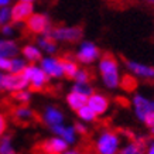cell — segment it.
Instances as JSON below:
<instances>
[{"label": "cell", "instance_id": "38", "mask_svg": "<svg viewBox=\"0 0 154 154\" xmlns=\"http://www.w3.org/2000/svg\"><path fill=\"white\" fill-rule=\"evenodd\" d=\"M3 78H5V76H3V75H0V89L3 88Z\"/></svg>", "mask_w": 154, "mask_h": 154}, {"label": "cell", "instance_id": "14", "mask_svg": "<svg viewBox=\"0 0 154 154\" xmlns=\"http://www.w3.org/2000/svg\"><path fill=\"white\" fill-rule=\"evenodd\" d=\"M126 65L129 66V69L131 72H134L139 76H144V78H154V68L153 66H147L143 64H137V62H131V61H126Z\"/></svg>", "mask_w": 154, "mask_h": 154}, {"label": "cell", "instance_id": "8", "mask_svg": "<svg viewBox=\"0 0 154 154\" xmlns=\"http://www.w3.org/2000/svg\"><path fill=\"white\" fill-rule=\"evenodd\" d=\"M33 14V5L31 2H24L20 0L13 6V9L10 10V19L13 20L14 23H21Z\"/></svg>", "mask_w": 154, "mask_h": 154}, {"label": "cell", "instance_id": "2", "mask_svg": "<svg viewBox=\"0 0 154 154\" xmlns=\"http://www.w3.org/2000/svg\"><path fill=\"white\" fill-rule=\"evenodd\" d=\"M119 137L115 131H105L94 146L92 154H116L119 149Z\"/></svg>", "mask_w": 154, "mask_h": 154}, {"label": "cell", "instance_id": "19", "mask_svg": "<svg viewBox=\"0 0 154 154\" xmlns=\"http://www.w3.org/2000/svg\"><path fill=\"white\" fill-rule=\"evenodd\" d=\"M52 130L58 136H62L66 143H72L75 140V129H72V127H64L61 125H55V126H52Z\"/></svg>", "mask_w": 154, "mask_h": 154}, {"label": "cell", "instance_id": "35", "mask_svg": "<svg viewBox=\"0 0 154 154\" xmlns=\"http://www.w3.org/2000/svg\"><path fill=\"white\" fill-rule=\"evenodd\" d=\"M65 154H86L84 151H79V150H74V151H66Z\"/></svg>", "mask_w": 154, "mask_h": 154}, {"label": "cell", "instance_id": "11", "mask_svg": "<svg viewBox=\"0 0 154 154\" xmlns=\"http://www.w3.org/2000/svg\"><path fill=\"white\" fill-rule=\"evenodd\" d=\"M88 106L91 107L96 115H103V113L107 110L109 100H107V98L103 96V95L92 94V95H89V98H88Z\"/></svg>", "mask_w": 154, "mask_h": 154}, {"label": "cell", "instance_id": "26", "mask_svg": "<svg viewBox=\"0 0 154 154\" xmlns=\"http://www.w3.org/2000/svg\"><path fill=\"white\" fill-rule=\"evenodd\" d=\"M94 78V74L89 69H78L76 75H75V79L76 82H89V81Z\"/></svg>", "mask_w": 154, "mask_h": 154}, {"label": "cell", "instance_id": "33", "mask_svg": "<svg viewBox=\"0 0 154 154\" xmlns=\"http://www.w3.org/2000/svg\"><path fill=\"white\" fill-rule=\"evenodd\" d=\"M75 130L78 131L79 134H86V127L84 125H79V123H76L75 125Z\"/></svg>", "mask_w": 154, "mask_h": 154}, {"label": "cell", "instance_id": "36", "mask_svg": "<svg viewBox=\"0 0 154 154\" xmlns=\"http://www.w3.org/2000/svg\"><path fill=\"white\" fill-rule=\"evenodd\" d=\"M149 154H154V143H151L149 147Z\"/></svg>", "mask_w": 154, "mask_h": 154}, {"label": "cell", "instance_id": "29", "mask_svg": "<svg viewBox=\"0 0 154 154\" xmlns=\"http://www.w3.org/2000/svg\"><path fill=\"white\" fill-rule=\"evenodd\" d=\"M24 68H26L24 61H21V60H11V68H10L11 72H23Z\"/></svg>", "mask_w": 154, "mask_h": 154}, {"label": "cell", "instance_id": "37", "mask_svg": "<svg viewBox=\"0 0 154 154\" xmlns=\"http://www.w3.org/2000/svg\"><path fill=\"white\" fill-rule=\"evenodd\" d=\"M9 2H10V0H0V7H2V6L9 5Z\"/></svg>", "mask_w": 154, "mask_h": 154}, {"label": "cell", "instance_id": "1", "mask_svg": "<svg viewBox=\"0 0 154 154\" xmlns=\"http://www.w3.org/2000/svg\"><path fill=\"white\" fill-rule=\"evenodd\" d=\"M117 61L113 54L105 52L99 62V69L102 74V78L105 81L106 86L109 88H116L119 85V71H117Z\"/></svg>", "mask_w": 154, "mask_h": 154}, {"label": "cell", "instance_id": "16", "mask_svg": "<svg viewBox=\"0 0 154 154\" xmlns=\"http://www.w3.org/2000/svg\"><path fill=\"white\" fill-rule=\"evenodd\" d=\"M66 102L74 110H78L79 107L85 106L88 103V96L84 94H79V92H71L68 96H66Z\"/></svg>", "mask_w": 154, "mask_h": 154}, {"label": "cell", "instance_id": "20", "mask_svg": "<svg viewBox=\"0 0 154 154\" xmlns=\"http://www.w3.org/2000/svg\"><path fill=\"white\" fill-rule=\"evenodd\" d=\"M45 122H47L48 125H52V126L61 125L62 115H61V112L58 109H55V107H48L47 112H45Z\"/></svg>", "mask_w": 154, "mask_h": 154}, {"label": "cell", "instance_id": "12", "mask_svg": "<svg viewBox=\"0 0 154 154\" xmlns=\"http://www.w3.org/2000/svg\"><path fill=\"white\" fill-rule=\"evenodd\" d=\"M42 65V71L45 72L50 76H54V78H58L62 75V65H61L60 58L55 60V58H45V60L41 61Z\"/></svg>", "mask_w": 154, "mask_h": 154}, {"label": "cell", "instance_id": "41", "mask_svg": "<svg viewBox=\"0 0 154 154\" xmlns=\"http://www.w3.org/2000/svg\"><path fill=\"white\" fill-rule=\"evenodd\" d=\"M45 154H54V153H45Z\"/></svg>", "mask_w": 154, "mask_h": 154}, {"label": "cell", "instance_id": "17", "mask_svg": "<svg viewBox=\"0 0 154 154\" xmlns=\"http://www.w3.org/2000/svg\"><path fill=\"white\" fill-rule=\"evenodd\" d=\"M19 52V48L13 41H0V57H16Z\"/></svg>", "mask_w": 154, "mask_h": 154}, {"label": "cell", "instance_id": "34", "mask_svg": "<svg viewBox=\"0 0 154 154\" xmlns=\"http://www.w3.org/2000/svg\"><path fill=\"white\" fill-rule=\"evenodd\" d=\"M6 130V119L3 115H0V133H3Z\"/></svg>", "mask_w": 154, "mask_h": 154}, {"label": "cell", "instance_id": "31", "mask_svg": "<svg viewBox=\"0 0 154 154\" xmlns=\"http://www.w3.org/2000/svg\"><path fill=\"white\" fill-rule=\"evenodd\" d=\"M141 120H144V123L149 127H153L154 126V110H150V112H147L144 116H143V119H141Z\"/></svg>", "mask_w": 154, "mask_h": 154}, {"label": "cell", "instance_id": "39", "mask_svg": "<svg viewBox=\"0 0 154 154\" xmlns=\"http://www.w3.org/2000/svg\"><path fill=\"white\" fill-rule=\"evenodd\" d=\"M151 133H153V134H154V126L151 127Z\"/></svg>", "mask_w": 154, "mask_h": 154}, {"label": "cell", "instance_id": "10", "mask_svg": "<svg viewBox=\"0 0 154 154\" xmlns=\"http://www.w3.org/2000/svg\"><path fill=\"white\" fill-rule=\"evenodd\" d=\"M99 54H100V51H99V48L95 44H92V42H84L81 50L78 51L76 58H78V61L84 62V64H91V62H94L98 58Z\"/></svg>", "mask_w": 154, "mask_h": 154}, {"label": "cell", "instance_id": "30", "mask_svg": "<svg viewBox=\"0 0 154 154\" xmlns=\"http://www.w3.org/2000/svg\"><path fill=\"white\" fill-rule=\"evenodd\" d=\"M9 20H10V9L3 6V9H0V27L7 24Z\"/></svg>", "mask_w": 154, "mask_h": 154}, {"label": "cell", "instance_id": "15", "mask_svg": "<svg viewBox=\"0 0 154 154\" xmlns=\"http://www.w3.org/2000/svg\"><path fill=\"white\" fill-rule=\"evenodd\" d=\"M61 61V65H62V74L65 75L68 79H74L76 72H78V65H76V62L72 61L71 58L68 57H61L60 58Z\"/></svg>", "mask_w": 154, "mask_h": 154}, {"label": "cell", "instance_id": "25", "mask_svg": "<svg viewBox=\"0 0 154 154\" xmlns=\"http://www.w3.org/2000/svg\"><path fill=\"white\" fill-rule=\"evenodd\" d=\"M28 99H30V94L24 92L23 89L21 91H14L13 94H11V100L13 102H19L21 105H26L28 102Z\"/></svg>", "mask_w": 154, "mask_h": 154}, {"label": "cell", "instance_id": "7", "mask_svg": "<svg viewBox=\"0 0 154 154\" xmlns=\"http://www.w3.org/2000/svg\"><path fill=\"white\" fill-rule=\"evenodd\" d=\"M66 141L62 139H50L44 140L41 143H37L34 146V153L37 154H45V153H54L58 154L61 151H65Z\"/></svg>", "mask_w": 154, "mask_h": 154}, {"label": "cell", "instance_id": "5", "mask_svg": "<svg viewBox=\"0 0 154 154\" xmlns=\"http://www.w3.org/2000/svg\"><path fill=\"white\" fill-rule=\"evenodd\" d=\"M9 112L11 119L20 126H28V125H31L34 122L40 120L37 115L31 112L26 105H20V106H14L13 105V107H9Z\"/></svg>", "mask_w": 154, "mask_h": 154}, {"label": "cell", "instance_id": "40", "mask_svg": "<svg viewBox=\"0 0 154 154\" xmlns=\"http://www.w3.org/2000/svg\"><path fill=\"white\" fill-rule=\"evenodd\" d=\"M24 2H33V0H24Z\"/></svg>", "mask_w": 154, "mask_h": 154}, {"label": "cell", "instance_id": "21", "mask_svg": "<svg viewBox=\"0 0 154 154\" xmlns=\"http://www.w3.org/2000/svg\"><path fill=\"white\" fill-rule=\"evenodd\" d=\"M38 44H40L47 52H54L57 50L55 40H54L51 35H48V34H45L42 38H40V40H38Z\"/></svg>", "mask_w": 154, "mask_h": 154}, {"label": "cell", "instance_id": "6", "mask_svg": "<svg viewBox=\"0 0 154 154\" xmlns=\"http://www.w3.org/2000/svg\"><path fill=\"white\" fill-rule=\"evenodd\" d=\"M50 19L45 14H31L26 20V33L45 34L50 30Z\"/></svg>", "mask_w": 154, "mask_h": 154}, {"label": "cell", "instance_id": "9", "mask_svg": "<svg viewBox=\"0 0 154 154\" xmlns=\"http://www.w3.org/2000/svg\"><path fill=\"white\" fill-rule=\"evenodd\" d=\"M28 85V79L24 76L23 72H13L3 78V88L7 91H21Z\"/></svg>", "mask_w": 154, "mask_h": 154}, {"label": "cell", "instance_id": "3", "mask_svg": "<svg viewBox=\"0 0 154 154\" xmlns=\"http://www.w3.org/2000/svg\"><path fill=\"white\" fill-rule=\"evenodd\" d=\"M23 74L28 79V82H30V89L31 91H34V92L45 91L48 78H47V74L42 69H40V68H37V66H34V65H30L24 68Z\"/></svg>", "mask_w": 154, "mask_h": 154}, {"label": "cell", "instance_id": "32", "mask_svg": "<svg viewBox=\"0 0 154 154\" xmlns=\"http://www.w3.org/2000/svg\"><path fill=\"white\" fill-rule=\"evenodd\" d=\"M10 68H11V60L5 58V57H0V69L10 71Z\"/></svg>", "mask_w": 154, "mask_h": 154}, {"label": "cell", "instance_id": "4", "mask_svg": "<svg viewBox=\"0 0 154 154\" xmlns=\"http://www.w3.org/2000/svg\"><path fill=\"white\" fill-rule=\"evenodd\" d=\"M45 34L51 35L54 40L76 42L82 38L84 30H82V27H54V28L50 27V30Z\"/></svg>", "mask_w": 154, "mask_h": 154}, {"label": "cell", "instance_id": "27", "mask_svg": "<svg viewBox=\"0 0 154 154\" xmlns=\"http://www.w3.org/2000/svg\"><path fill=\"white\" fill-rule=\"evenodd\" d=\"M74 91L75 92H79V94L86 95V96L94 94V92H92V88L89 86L88 82H76L74 86Z\"/></svg>", "mask_w": 154, "mask_h": 154}, {"label": "cell", "instance_id": "24", "mask_svg": "<svg viewBox=\"0 0 154 154\" xmlns=\"http://www.w3.org/2000/svg\"><path fill=\"white\" fill-rule=\"evenodd\" d=\"M119 84H120V86L125 89V91H134V89L137 88V81H136V78H133L131 75H125Z\"/></svg>", "mask_w": 154, "mask_h": 154}, {"label": "cell", "instance_id": "18", "mask_svg": "<svg viewBox=\"0 0 154 154\" xmlns=\"http://www.w3.org/2000/svg\"><path fill=\"white\" fill-rule=\"evenodd\" d=\"M144 140H133L130 144H127L125 149L122 150L119 154H143V150H144Z\"/></svg>", "mask_w": 154, "mask_h": 154}, {"label": "cell", "instance_id": "28", "mask_svg": "<svg viewBox=\"0 0 154 154\" xmlns=\"http://www.w3.org/2000/svg\"><path fill=\"white\" fill-rule=\"evenodd\" d=\"M0 154H16L14 150L10 147V139L9 137H5V140L2 141V146H0Z\"/></svg>", "mask_w": 154, "mask_h": 154}, {"label": "cell", "instance_id": "13", "mask_svg": "<svg viewBox=\"0 0 154 154\" xmlns=\"http://www.w3.org/2000/svg\"><path fill=\"white\" fill-rule=\"evenodd\" d=\"M133 103H134V107H136V113L139 115L140 119H143V116L147 112L154 110V102H150L149 99L143 98V96H134Z\"/></svg>", "mask_w": 154, "mask_h": 154}, {"label": "cell", "instance_id": "22", "mask_svg": "<svg viewBox=\"0 0 154 154\" xmlns=\"http://www.w3.org/2000/svg\"><path fill=\"white\" fill-rule=\"evenodd\" d=\"M78 116H79L81 119L86 120V122H94L95 119H96V113H95L94 110L88 106V103H86L85 106H82V107L78 109Z\"/></svg>", "mask_w": 154, "mask_h": 154}, {"label": "cell", "instance_id": "23", "mask_svg": "<svg viewBox=\"0 0 154 154\" xmlns=\"http://www.w3.org/2000/svg\"><path fill=\"white\" fill-rule=\"evenodd\" d=\"M23 54H24V57H26L27 60H30V61L41 60V52L38 51L35 47H33V45H27V47H24L23 48Z\"/></svg>", "mask_w": 154, "mask_h": 154}]
</instances>
